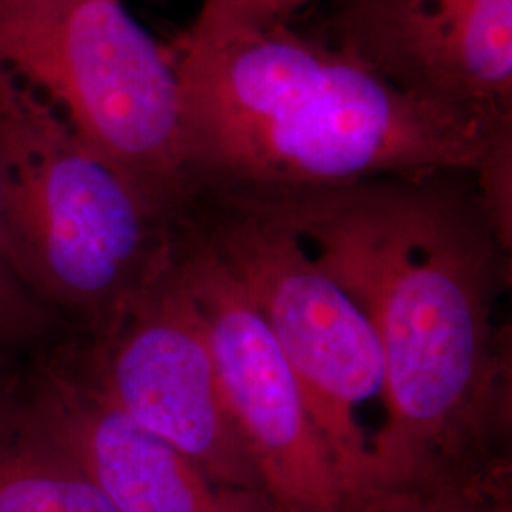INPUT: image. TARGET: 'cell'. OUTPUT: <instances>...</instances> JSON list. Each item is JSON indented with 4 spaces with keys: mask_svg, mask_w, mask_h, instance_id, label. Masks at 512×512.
<instances>
[{
    "mask_svg": "<svg viewBox=\"0 0 512 512\" xmlns=\"http://www.w3.org/2000/svg\"><path fill=\"white\" fill-rule=\"evenodd\" d=\"M255 194L376 330L389 401L376 467L385 507L494 478L492 454L511 429V336L499 319L511 245L473 173Z\"/></svg>",
    "mask_w": 512,
    "mask_h": 512,
    "instance_id": "obj_1",
    "label": "cell"
},
{
    "mask_svg": "<svg viewBox=\"0 0 512 512\" xmlns=\"http://www.w3.org/2000/svg\"><path fill=\"white\" fill-rule=\"evenodd\" d=\"M181 88L194 198L473 173L512 112L425 103L291 25L165 46Z\"/></svg>",
    "mask_w": 512,
    "mask_h": 512,
    "instance_id": "obj_2",
    "label": "cell"
},
{
    "mask_svg": "<svg viewBox=\"0 0 512 512\" xmlns=\"http://www.w3.org/2000/svg\"><path fill=\"white\" fill-rule=\"evenodd\" d=\"M0 198L19 272L101 336L171 255L177 226L0 65Z\"/></svg>",
    "mask_w": 512,
    "mask_h": 512,
    "instance_id": "obj_3",
    "label": "cell"
},
{
    "mask_svg": "<svg viewBox=\"0 0 512 512\" xmlns=\"http://www.w3.org/2000/svg\"><path fill=\"white\" fill-rule=\"evenodd\" d=\"M190 219L274 334L355 501L363 512L384 511L376 467L387 380L363 306L262 194H202Z\"/></svg>",
    "mask_w": 512,
    "mask_h": 512,
    "instance_id": "obj_4",
    "label": "cell"
},
{
    "mask_svg": "<svg viewBox=\"0 0 512 512\" xmlns=\"http://www.w3.org/2000/svg\"><path fill=\"white\" fill-rule=\"evenodd\" d=\"M0 65L165 215L188 213L179 80L122 0H0Z\"/></svg>",
    "mask_w": 512,
    "mask_h": 512,
    "instance_id": "obj_5",
    "label": "cell"
},
{
    "mask_svg": "<svg viewBox=\"0 0 512 512\" xmlns=\"http://www.w3.org/2000/svg\"><path fill=\"white\" fill-rule=\"evenodd\" d=\"M73 355L97 391L129 420L171 444L215 482L264 494L224 399L175 245L110 329Z\"/></svg>",
    "mask_w": 512,
    "mask_h": 512,
    "instance_id": "obj_6",
    "label": "cell"
},
{
    "mask_svg": "<svg viewBox=\"0 0 512 512\" xmlns=\"http://www.w3.org/2000/svg\"><path fill=\"white\" fill-rule=\"evenodd\" d=\"M175 260L213 351L224 399L279 512H363L311 418L274 334L190 215Z\"/></svg>",
    "mask_w": 512,
    "mask_h": 512,
    "instance_id": "obj_7",
    "label": "cell"
},
{
    "mask_svg": "<svg viewBox=\"0 0 512 512\" xmlns=\"http://www.w3.org/2000/svg\"><path fill=\"white\" fill-rule=\"evenodd\" d=\"M330 35L425 103L512 112V0H338Z\"/></svg>",
    "mask_w": 512,
    "mask_h": 512,
    "instance_id": "obj_8",
    "label": "cell"
},
{
    "mask_svg": "<svg viewBox=\"0 0 512 512\" xmlns=\"http://www.w3.org/2000/svg\"><path fill=\"white\" fill-rule=\"evenodd\" d=\"M16 412L103 492L118 512H279L270 497L215 482L110 404L74 355L25 376Z\"/></svg>",
    "mask_w": 512,
    "mask_h": 512,
    "instance_id": "obj_9",
    "label": "cell"
},
{
    "mask_svg": "<svg viewBox=\"0 0 512 512\" xmlns=\"http://www.w3.org/2000/svg\"><path fill=\"white\" fill-rule=\"evenodd\" d=\"M16 404L0 416V512H118L73 459L19 418Z\"/></svg>",
    "mask_w": 512,
    "mask_h": 512,
    "instance_id": "obj_10",
    "label": "cell"
},
{
    "mask_svg": "<svg viewBox=\"0 0 512 512\" xmlns=\"http://www.w3.org/2000/svg\"><path fill=\"white\" fill-rule=\"evenodd\" d=\"M54 321V311L38 298L19 272L0 198V348L19 355L21 349L46 338Z\"/></svg>",
    "mask_w": 512,
    "mask_h": 512,
    "instance_id": "obj_11",
    "label": "cell"
},
{
    "mask_svg": "<svg viewBox=\"0 0 512 512\" xmlns=\"http://www.w3.org/2000/svg\"><path fill=\"white\" fill-rule=\"evenodd\" d=\"M313 0H202L200 12L179 38L186 42H219L253 37L291 25L298 10Z\"/></svg>",
    "mask_w": 512,
    "mask_h": 512,
    "instance_id": "obj_12",
    "label": "cell"
},
{
    "mask_svg": "<svg viewBox=\"0 0 512 512\" xmlns=\"http://www.w3.org/2000/svg\"><path fill=\"white\" fill-rule=\"evenodd\" d=\"M494 488L495 480L444 486L399 499L382 512H503L495 507Z\"/></svg>",
    "mask_w": 512,
    "mask_h": 512,
    "instance_id": "obj_13",
    "label": "cell"
},
{
    "mask_svg": "<svg viewBox=\"0 0 512 512\" xmlns=\"http://www.w3.org/2000/svg\"><path fill=\"white\" fill-rule=\"evenodd\" d=\"M18 359L16 353L0 348V416L18 403L25 384V374Z\"/></svg>",
    "mask_w": 512,
    "mask_h": 512,
    "instance_id": "obj_14",
    "label": "cell"
}]
</instances>
